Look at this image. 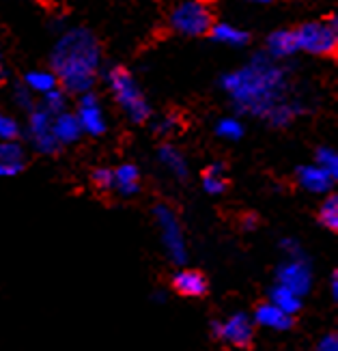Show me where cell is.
I'll return each mask as SVG.
<instances>
[{"label": "cell", "mask_w": 338, "mask_h": 351, "mask_svg": "<svg viewBox=\"0 0 338 351\" xmlns=\"http://www.w3.org/2000/svg\"><path fill=\"white\" fill-rule=\"evenodd\" d=\"M267 50L276 58H287L298 52V41L293 30H276L267 39Z\"/></svg>", "instance_id": "obj_16"}, {"label": "cell", "mask_w": 338, "mask_h": 351, "mask_svg": "<svg viewBox=\"0 0 338 351\" xmlns=\"http://www.w3.org/2000/svg\"><path fill=\"white\" fill-rule=\"evenodd\" d=\"M160 158L164 162V166H168L171 171H175L179 177L186 175V162H183V156L179 154V151L171 145H164L162 151H160Z\"/></svg>", "instance_id": "obj_23"}, {"label": "cell", "mask_w": 338, "mask_h": 351, "mask_svg": "<svg viewBox=\"0 0 338 351\" xmlns=\"http://www.w3.org/2000/svg\"><path fill=\"white\" fill-rule=\"evenodd\" d=\"M156 216H158V222L162 226V233H164V243L168 252L173 254L175 261H183V252H186V246H183V237H181V226L177 222V218L173 216L171 209L166 207H158L156 209Z\"/></svg>", "instance_id": "obj_7"}, {"label": "cell", "mask_w": 338, "mask_h": 351, "mask_svg": "<svg viewBox=\"0 0 338 351\" xmlns=\"http://www.w3.org/2000/svg\"><path fill=\"white\" fill-rule=\"evenodd\" d=\"M280 287L293 291L295 295H304L311 287V269L306 267L302 261L289 263L280 269Z\"/></svg>", "instance_id": "obj_11"}, {"label": "cell", "mask_w": 338, "mask_h": 351, "mask_svg": "<svg viewBox=\"0 0 338 351\" xmlns=\"http://www.w3.org/2000/svg\"><path fill=\"white\" fill-rule=\"evenodd\" d=\"M243 3H261V5H265V3H271V0H243Z\"/></svg>", "instance_id": "obj_32"}, {"label": "cell", "mask_w": 338, "mask_h": 351, "mask_svg": "<svg viewBox=\"0 0 338 351\" xmlns=\"http://www.w3.org/2000/svg\"><path fill=\"white\" fill-rule=\"evenodd\" d=\"M319 222L330 231H338V196L330 194L319 207Z\"/></svg>", "instance_id": "obj_21"}, {"label": "cell", "mask_w": 338, "mask_h": 351, "mask_svg": "<svg viewBox=\"0 0 338 351\" xmlns=\"http://www.w3.org/2000/svg\"><path fill=\"white\" fill-rule=\"evenodd\" d=\"M30 136H33L35 147L39 151H45V154H50L58 147L52 134V114L45 108L33 110V114H30Z\"/></svg>", "instance_id": "obj_8"}, {"label": "cell", "mask_w": 338, "mask_h": 351, "mask_svg": "<svg viewBox=\"0 0 338 351\" xmlns=\"http://www.w3.org/2000/svg\"><path fill=\"white\" fill-rule=\"evenodd\" d=\"M254 319H256V324L274 328V330H289L291 326H293V317L282 313L278 306H274L271 302L258 304L256 311H254Z\"/></svg>", "instance_id": "obj_13"}, {"label": "cell", "mask_w": 338, "mask_h": 351, "mask_svg": "<svg viewBox=\"0 0 338 351\" xmlns=\"http://www.w3.org/2000/svg\"><path fill=\"white\" fill-rule=\"evenodd\" d=\"M112 177H114L112 188H117L121 194H125V196L134 194L138 190V186H141V175H138V169L134 164L119 166V169L112 173Z\"/></svg>", "instance_id": "obj_18"}, {"label": "cell", "mask_w": 338, "mask_h": 351, "mask_svg": "<svg viewBox=\"0 0 338 351\" xmlns=\"http://www.w3.org/2000/svg\"><path fill=\"white\" fill-rule=\"evenodd\" d=\"M300 177V183L311 192H326L332 183V175L324 169H319V166H304L298 173Z\"/></svg>", "instance_id": "obj_17"}, {"label": "cell", "mask_w": 338, "mask_h": 351, "mask_svg": "<svg viewBox=\"0 0 338 351\" xmlns=\"http://www.w3.org/2000/svg\"><path fill=\"white\" fill-rule=\"evenodd\" d=\"M24 169V151L22 147L9 141L0 143V177H13Z\"/></svg>", "instance_id": "obj_12"}, {"label": "cell", "mask_w": 338, "mask_h": 351, "mask_svg": "<svg viewBox=\"0 0 338 351\" xmlns=\"http://www.w3.org/2000/svg\"><path fill=\"white\" fill-rule=\"evenodd\" d=\"M108 84H110V90L114 93L119 106L125 110V114L132 121H136V123L147 121V117L151 114V108L143 95L141 86L136 84L134 75L130 71H125L123 67H112L108 71Z\"/></svg>", "instance_id": "obj_3"}, {"label": "cell", "mask_w": 338, "mask_h": 351, "mask_svg": "<svg viewBox=\"0 0 338 351\" xmlns=\"http://www.w3.org/2000/svg\"><path fill=\"white\" fill-rule=\"evenodd\" d=\"M319 351H338V341H336L334 334H328V337L321 341Z\"/></svg>", "instance_id": "obj_30"}, {"label": "cell", "mask_w": 338, "mask_h": 351, "mask_svg": "<svg viewBox=\"0 0 338 351\" xmlns=\"http://www.w3.org/2000/svg\"><path fill=\"white\" fill-rule=\"evenodd\" d=\"M15 93H18V97H20V104H22V106H30V95H28V90L18 88V90H15Z\"/></svg>", "instance_id": "obj_31"}, {"label": "cell", "mask_w": 338, "mask_h": 351, "mask_svg": "<svg viewBox=\"0 0 338 351\" xmlns=\"http://www.w3.org/2000/svg\"><path fill=\"white\" fill-rule=\"evenodd\" d=\"M56 75L52 71H30L26 73V86L30 90H35V93H50V90L56 88Z\"/></svg>", "instance_id": "obj_20"}, {"label": "cell", "mask_w": 338, "mask_h": 351, "mask_svg": "<svg viewBox=\"0 0 338 351\" xmlns=\"http://www.w3.org/2000/svg\"><path fill=\"white\" fill-rule=\"evenodd\" d=\"M218 136H222V138H228V141H237L239 136L243 134V125L239 123L237 119H222L218 128H216Z\"/></svg>", "instance_id": "obj_25"}, {"label": "cell", "mask_w": 338, "mask_h": 351, "mask_svg": "<svg viewBox=\"0 0 338 351\" xmlns=\"http://www.w3.org/2000/svg\"><path fill=\"white\" fill-rule=\"evenodd\" d=\"M295 33L298 50L311 54H334L338 45V18H328L324 22H306Z\"/></svg>", "instance_id": "obj_4"}, {"label": "cell", "mask_w": 338, "mask_h": 351, "mask_svg": "<svg viewBox=\"0 0 338 351\" xmlns=\"http://www.w3.org/2000/svg\"><path fill=\"white\" fill-rule=\"evenodd\" d=\"M93 186L97 190H112V186H114L112 171L110 169H97L93 173Z\"/></svg>", "instance_id": "obj_28"}, {"label": "cell", "mask_w": 338, "mask_h": 351, "mask_svg": "<svg viewBox=\"0 0 338 351\" xmlns=\"http://www.w3.org/2000/svg\"><path fill=\"white\" fill-rule=\"evenodd\" d=\"M99 43L86 28H73L58 39L52 52V69L56 80L71 93H88L99 67Z\"/></svg>", "instance_id": "obj_2"}, {"label": "cell", "mask_w": 338, "mask_h": 351, "mask_svg": "<svg viewBox=\"0 0 338 351\" xmlns=\"http://www.w3.org/2000/svg\"><path fill=\"white\" fill-rule=\"evenodd\" d=\"M203 183L205 190L209 194H220L226 188V177H224V169L220 164H213L211 169L203 175Z\"/></svg>", "instance_id": "obj_22"}, {"label": "cell", "mask_w": 338, "mask_h": 351, "mask_svg": "<svg viewBox=\"0 0 338 351\" xmlns=\"http://www.w3.org/2000/svg\"><path fill=\"white\" fill-rule=\"evenodd\" d=\"M78 123H80L82 132H88V134H93V136H99L106 130L104 112H101L99 104H97V97L90 93V90H88V93H82Z\"/></svg>", "instance_id": "obj_10"}, {"label": "cell", "mask_w": 338, "mask_h": 351, "mask_svg": "<svg viewBox=\"0 0 338 351\" xmlns=\"http://www.w3.org/2000/svg\"><path fill=\"white\" fill-rule=\"evenodd\" d=\"M209 35L213 41L224 43V45H233V48H241V45L248 43V33H245L243 28H237V26L226 24V22L211 24Z\"/></svg>", "instance_id": "obj_15"}, {"label": "cell", "mask_w": 338, "mask_h": 351, "mask_svg": "<svg viewBox=\"0 0 338 351\" xmlns=\"http://www.w3.org/2000/svg\"><path fill=\"white\" fill-rule=\"evenodd\" d=\"M222 86L241 110L267 114L276 104L282 101L280 97L285 90V71L258 54L252 58L250 65L226 73Z\"/></svg>", "instance_id": "obj_1"}, {"label": "cell", "mask_w": 338, "mask_h": 351, "mask_svg": "<svg viewBox=\"0 0 338 351\" xmlns=\"http://www.w3.org/2000/svg\"><path fill=\"white\" fill-rule=\"evenodd\" d=\"M18 132H20L18 123H15V121H13L11 117H7V114L0 112V141H3V143L15 141V136H18Z\"/></svg>", "instance_id": "obj_27"}, {"label": "cell", "mask_w": 338, "mask_h": 351, "mask_svg": "<svg viewBox=\"0 0 338 351\" xmlns=\"http://www.w3.org/2000/svg\"><path fill=\"white\" fill-rule=\"evenodd\" d=\"M43 101H45L43 108L48 110L50 114H60L65 108V95H63V90H60V88H54V90H50V93H45Z\"/></svg>", "instance_id": "obj_26"}, {"label": "cell", "mask_w": 338, "mask_h": 351, "mask_svg": "<svg viewBox=\"0 0 338 351\" xmlns=\"http://www.w3.org/2000/svg\"><path fill=\"white\" fill-rule=\"evenodd\" d=\"M218 339L226 341L228 345L239 347V349H248L252 347V339H254V328L252 322L248 319V315L237 313L233 317H228L224 324H216L213 326Z\"/></svg>", "instance_id": "obj_6"}, {"label": "cell", "mask_w": 338, "mask_h": 351, "mask_svg": "<svg viewBox=\"0 0 338 351\" xmlns=\"http://www.w3.org/2000/svg\"><path fill=\"white\" fill-rule=\"evenodd\" d=\"M213 24L211 7L205 0H181L171 13V26L181 35L198 37L209 33Z\"/></svg>", "instance_id": "obj_5"}, {"label": "cell", "mask_w": 338, "mask_h": 351, "mask_svg": "<svg viewBox=\"0 0 338 351\" xmlns=\"http://www.w3.org/2000/svg\"><path fill=\"white\" fill-rule=\"evenodd\" d=\"M271 304L274 306H278L282 313H287V315H291L293 317L298 311H300V306H302V298L300 295H295L293 291H289V289H285V287H276L274 291H271Z\"/></svg>", "instance_id": "obj_19"}, {"label": "cell", "mask_w": 338, "mask_h": 351, "mask_svg": "<svg viewBox=\"0 0 338 351\" xmlns=\"http://www.w3.org/2000/svg\"><path fill=\"white\" fill-rule=\"evenodd\" d=\"M177 117H173V114H168V117H164L160 123L156 125V130H158V134H171L175 128H177Z\"/></svg>", "instance_id": "obj_29"}, {"label": "cell", "mask_w": 338, "mask_h": 351, "mask_svg": "<svg viewBox=\"0 0 338 351\" xmlns=\"http://www.w3.org/2000/svg\"><path fill=\"white\" fill-rule=\"evenodd\" d=\"M173 289L183 298H203L209 291V280L198 269H181L173 278Z\"/></svg>", "instance_id": "obj_9"}, {"label": "cell", "mask_w": 338, "mask_h": 351, "mask_svg": "<svg viewBox=\"0 0 338 351\" xmlns=\"http://www.w3.org/2000/svg\"><path fill=\"white\" fill-rule=\"evenodd\" d=\"M52 134L56 143H73L80 138L82 128L78 123V117L69 114V112H60L52 117Z\"/></svg>", "instance_id": "obj_14"}, {"label": "cell", "mask_w": 338, "mask_h": 351, "mask_svg": "<svg viewBox=\"0 0 338 351\" xmlns=\"http://www.w3.org/2000/svg\"><path fill=\"white\" fill-rule=\"evenodd\" d=\"M317 164H319V169L328 171L332 177L338 175V156H336V151H332L328 147L319 149L317 151Z\"/></svg>", "instance_id": "obj_24"}]
</instances>
